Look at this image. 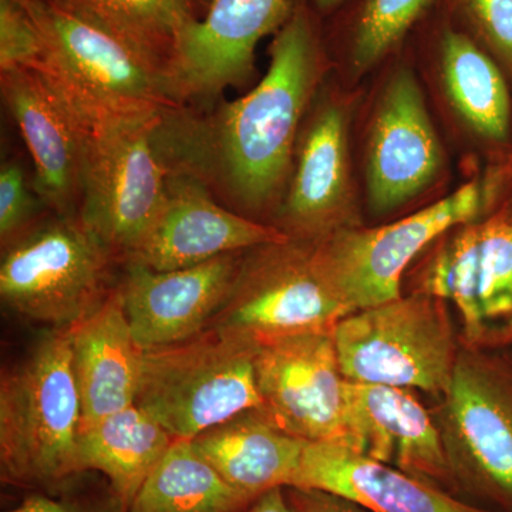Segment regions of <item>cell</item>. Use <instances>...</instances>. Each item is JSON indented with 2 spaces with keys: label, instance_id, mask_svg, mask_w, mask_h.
Instances as JSON below:
<instances>
[{
  "label": "cell",
  "instance_id": "cell-1",
  "mask_svg": "<svg viewBox=\"0 0 512 512\" xmlns=\"http://www.w3.org/2000/svg\"><path fill=\"white\" fill-rule=\"evenodd\" d=\"M269 53L268 72L254 90L212 110L171 111L156 136L170 173L198 178L247 212L264 211L288 184L303 114L318 84L322 57L305 6L293 5Z\"/></svg>",
  "mask_w": 512,
  "mask_h": 512
},
{
  "label": "cell",
  "instance_id": "cell-2",
  "mask_svg": "<svg viewBox=\"0 0 512 512\" xmlns=\"http://www.w3.org/2000/svg\"><path fill=\"white\" fill-rule=\"evenodd\" d=\"M80 419L69 328H53L2 376L3 483L52 493L80 476Z\"/></svg>",
  "mask_w": 512,
  "mask_h": 512
},
{
  "label": "cell",
  "instance_id": "cell-3",
  "mask_svg": "<svg viewBox=\"0 0 512 512\" xmlns=\"http://www.w3.org/2000/svg\"><path fill=\"white\" fill-rule=\"evenodd\" d=\"M45 49L43 76L90 128L184 107L167 76L119 37L52 0H20Z\"/></svg>",
  "mask_w": 512,
  "mask_h": 512
},
{
  "label": "cell",
  "instance_id": "cell-4",
  "mask_svg": "<svg viewBox=\"0 0 512 512\" xmlns=\"http://www.w3.org/2000/svg\"><path fill=\"white\" fill-rule=\"evenodd\" d=\"M254 339L208 328L200 335L141 352L136 404L174 440H192L239 413L261 409Z\"/></svg>",
  "mask_w": 512,
  "mask_h": 512
},
{
  "label": "cell",
  "instance_id": "cell-5",
  "mask_svg": "<svg viewBox=\"0 0 512 512\" xmlns=\"http://www.w3.org/2000/svg\"><path fill=\"white\" fill-rule=\"evenodd\" d=\"M456 494L512 512V357L461 346L450 389L431 410Z\"/></svg>",
  "mask_w": 512,
  "mask_h": 512
},
{
  "label": "cell",
  "instance_id": "cell-6",
  "mask_svg": "<svg viewBox=\"0 0 512 512\" xmlns=\"http://www.w3.org/2000/svg\"><path fill=\"white\" fill-rule=\"evenodd\" d=\"M332 336L348 382L421 390L437 402L463 346L448 303L421 292L349 313Z\"/></svg>",
  "mask_w": 512,
  "mask_h": 512
},
{
  "label": "cell",
  "instance_id": "cell-7",
  "mask_svg": "<svg viewBox=\"0 0 512 512\" xmlns=\"http://www.w3.org/2000/svg\"><path fill=\"white\" fill-rule=\"evenodd\" d=\"M494 198L495 185L474 181L393 224L336 229L312 244L313 266L352 312L393 301L410 262L451 228L477 221Z\"/></svg>",
  "mask_w": 512,
  "mask_h": 512
},
{
  "label": "cell",
  "instance_id": "cell-8",
  "mask_svg": "<svg viewBox=\"0 0 512 512\" xmlns=\"http://www.w3.org/2000/svg\"><path fill=\"white\" fill-rule=\"evenodd\" d=\"M114 262L79 215H57L10 242L0 264V296L23 318L69 328L109 295Z\"/></svg>",
  "mask_w": 512,
  "mask_h": 512
},
{
  "label": "cell",
  "instance_id": "cell-9",
  "mask_svg": "<svg viewBox=\"0 0 512 512\" xmlns=\"http://www.w3.org/2000/svg\"><path fill=\"white\" fill-rule=\"evenodd\" d=\"M164 116L90 128L77 215L119 262L146 238L167 197L170 171L156 140Z\"/></svg>",
  "mask_w": 512,
  "mask_h": 512
},
{
  "label": "cell",
  "instance_id": "cell-10",
  "mask_svg": "<svg viewBox=\"0 0 512 512\" xmlns=\"http://www.w3.org/2000/svg\"><path fill=\"white\" fill-rule=\"evenodd\" d=\"M454 306L464 348L512 349V221L503 212L441 242L416 291Z\"/></svg>",
  "mask_w": 512,
  "mask_h": 512
},
{
  "label": "cell",
  "instance_id": "cell-11",
  "mask_svg": "<svg viewBox=\"0 0 512 512\" xmlns=\"http://www.w3.org/2000/svg\"><path fill=\"white\" fill-rule=\"evenodd\" d=\"M349 313L316 272L312 244L291 239L245 251L234 288L210 328L261 342L332 330Z\"/></svg>",
  "mask_w": 512,
  "mask_h": 512
},
{
  "label": "cell",
  "instance_id": "cell-12",
  "mask_svg": "<svg viewBox=\"0 0 512 512\" xmlns=\"http://www.w3.org/2000/svg\"><path fill=\"white\" fill-rule=\"evenodd\" d=\"M261 412L285 433L308 443L348 440L346 383L332 330L296 333L256 345Z\"/></svg>",
  "mask_w": 512,
  "mask_h": 512
},
{
  "label": "cell",
  "instance_id": "cell-13",
  "mask_svg": "<svg viewBox=\"0 0 512 512\" xmlns=\"http://www.w3.org/2000/svg\"><path fill=\"white\" fill-rule=\"evenodd\" d=\"M292 0H210L184 30L171 63V89L183 106L218 99L254 74L255 47L291 16Z\"/></svg>",
  "mask_w": 512,
  "mask_h": 512
},
{
  "label": "cell",
  "instance_id": "cell-14",
  "mask_svg": "<svg viewBox=\"0 0 512 512\" xmlns=\"http://www.w3.org/2000/svg\"><path fill=\"white\" fill-rule=\"evenodd\" d=\"M244 254L231 252L174 271L126 262L119 288L137 348H167L210 328L234 288Z\"/></svg>",
  "mask_w": 512,
  "mask_h": 512
},
{
  "label": "cell",
  "instance_id": "cell-15",
  "mask_svg": "<svg viewBox=\"0 0 512 512\" xmlns=\"http://www.w3.org/2000/svg\"><path fill=\"white\" fill-rule=\"evenodd\" d=\"M291 241L274 225L222 207L198 178L168 174L167 197L153 227L126 262L174 271L217 256Z\"/></svg>",
  "mask_w": 512,
  "mask_h": 512
},
{
  "label": "cell",
  "instance_id": "cell-16",
  "mask_svg": "<svg viewBox=\"0 0 512 512\" xmlns=\"http://www.w3.org/2000/svg\"><path fill=\"white\" fill-rule=\"evenodd\" d=\"M0 77L3 99L35 163L33 191L56 215L79 214L90 127L42 73L15 69Z\"/></svg>",
  "mask_w": 512,
  "mask_h": 512
},
{
  "label": "cell",
  "instance_id": "cell-17",
  "mask_svg": "<svg viewBox=\"0 0 512 512\" xmlns=\"http://www.w3.org/2000/svg\"><path fill=\"white\" fill-rule=\"evenodd\" d=\"M439 137L416 77L394 74L377 106L367 156L370 210L384 214L413 200L443 167Z\"/></svg>",
  "mask_w": 512,
  "mask_h": 512
},
{
  "label": "cell",
  "instance_id": "cell-18",
  "mask_svg": "<svg viewBox=\"0 0 512 512\" xmlns=\"http://www.w3.org/2000/svg\"><path fill=\"white\" fill-rule=\"evenodd\" d=\"M346 402L345 446L457 495L439 427L413 390L348 382Z\"/></svg>",
  "mask_w": 512,
  "mask_h": 512
},
{
  "label": "cell",
  "instance_id": "cell-19",
  "mask_svg": "<svg viewBox=\"0 0 512 512\" xmlns=\"http://www.w3.org/2000/svg\"><path fill=\"white\" fill-rule=\"evenodd\" d=\"M278 224L293 241L315 244L342 227L348 201V127L338 104H320L299 131Z\"/></svg>",
  "mask_w": 512,
  "mask_h": 512
},
{
  "label": "cell",
  "instance_id": "cell-20",
  "mask_svg": "<svg viewBox=\"0 0 512 512\" xmlns=\"http://www.w3.org/2000/svg\"><path fill=\"white\" fill-rule=\"evenodd\" d=\"M291 487L319 488L343 495L370 512H500L468 503L399 468L332 441L306 443Z\"/></svg>",
  "mask_w": 512,
  "mask_h": 512
},
{
  "label": "cell",
  "instance_id": "cell-21",
  "mask_svg": "<svg viewBox=\"0 0 512 512\" xmlns=\"http://www.w3.org/2000/svg\"><path fill=\"white\" fill-rule=\"evenodd\" d=\"M79 390V430L136 404L141 350L124 311L119 285L92 313L69 326Z\"/></svg>",
  "mask_w": 512,
  "mask_h": 512
},
{
  "label": "cell",
  "instance_id": "cell-22",
  "mask_svg": "<svg viewBox=\"0 0 512 512\" xmlns=\"http://www.w3.org/2000/svg\"><path fill=\"white\" fill-rule=\"evenodd\" d=\"M190 441L229 487L251 501L295 483L308 443L276 427L259 409L239 413Z\"/></svg>",
  "mask_w": 512,
  "mask_h": 512
},
{
  "label": "cell",
  "instance_id": "cell-23",
  "mask_svg": "<svg viewBox=\"0 0 512 512\" xmlns=\"http://www.w3.org/2000/svg\"><path fill=\"white\" fill-rule=\"evenodd\" d=\"M173 436L137 404L79 430L82 473L97 471L124 511L174 444Z\"/></svg>",
  "mask_w": 512,
  "mask_h": 512
},
{
  "label": "cell",
  "instance_id": "cell-24",
  "mask_svg": "<svg viewBox=\"0 0 512 512\" xmlns=\"http://www.w3.org/2000/svg\"><path fill=\"white\" fill-rule=\"evenodd\" d=\"M441 74L451 104L468 127L491 146L512 140V97L507 74L470 37L447 32L441 43Z\"/></svg>",
  "mask_w": 512,
  "mask_h": 512
},
{
  "label": "cell",
  "instance_id": "cell-25",
  "mask_svg": "<svg viewBox=\"0 0 512 512\" xmlns=\"http://www.w3.org/2000/svg\"><path fill=\"white\" fill-rule=\"evenodd\" d=\"M119 37L167 76L180 37L210 0H52ZM170 82V79H168ZM171 86V84H170Z\"/></svg>",
  "mask_w": 512,
  "mask_h": 512
},
{
  "label": "cell",
  "instance_id": "cell-26",
  "mask_svg": "<svg viewBox=\"0 0 512 512\" xmlns=\"http://www.w3.org/2000/svg\"><path fill=\"white\" fill-rule=\"evenodd\" d=\"M252 503L195 453L190 440H175L127 512H244Z\"/></svg>",
  "mask_w": 512,
  "mask_h": 512
},
{
  "label": "cell",
  "instance_id": "cell-27",
  "mask_svg": "<svg viewBox=\"0 0 512 512\" xmlns=\"http://www.w3.org/2000/svg\"><path fill=\"white\" fill-rule=\"evenodd\" d=\"M431 0H366L353 37V60L366 69L386 56Z\"/></svg>",
  "mask_w": 512,
  "mask_h": 512
},
{
  "label": "cell",
  "instance_id": "cell-28",
  "mask_svg": "<svg viewBox=\"0 0 512 512\" xmlns=\"http://www.w3.org/2000/svg\"><path fill=\"white\" fill-rule=\"evenodd\" d=\"M45 49L35 20L20 0H0V72H40Z\"/></svg>",
  "mask_w": 512,
  "mask_h": 512
},
{
  "label": "cell",
  "instance_id": "cell-29",
  "mask_svg": "<svg viewBox=\"0 0 512 512\" xmlns=\"http://www.w3.org/2000/svg\"><path fill=\"white\" fill-rule=\"evenodd\" d=\"M478 35L512 80V0H463Z\"/></svg>",
  "mask_w": 512,
  "mask_h": 512
},
{
  "label": "cell",
  "instance_id": "cell-30",
  "mask_svg": "<svg viewBox=\"0 0 512 512\" xmlns=\"http://www.w3.org/2000/svg\"><path fill=\"white\" fill-rule=\"evenodd\" d=\"M36 192L29 190L25 173L18 163H6L0 170V238L3 245L20 237L39 202ZM39 198V197H37Z\"/></svg>",
  "mask_w": 512,
  "mask_h": 512
},
{
  "label": "cell",
  "instance_id": "cell-31",
  "mask_svg": "<svg viewBox=\"0 0 512 512\" xmlns=\"http://www.w3.org/2000/svg\"><path fill=\"white\" fill-rule=\"evenodd\" d=\"M291 512H370L343 495L308 487H285Z\"/></svg>",
  "mask_w": 512,
  "mask_h": 512
},
{
  "label": "cell",
  "instance_id": "cell-32",
  "mask_svg": "<svg viewBox=\"0 0 512 512\" xmlns=\"http://www.w3.org/2000/svg\"><path fill=\"white\" fill-rule=\"evenodd\" d=\"M5 512H103L93 510L80 503L66 500V498H55L46 493H35L26 497L15 508Z\"/></svg>",
  "mask_w": 512,
  "mask_h": 512
},
{
  "label": "cell",
  "instance_id": "cell-33",
  "mask_svg": "<svg viewBox=\"0 0 512 512\" xmlns=\"http://www.w3.org/2000/svg\"><path fill=\"white\" fill-rule=\"evenodd\" d=\"M244 512H291L284 488H275L254 501Z\"/></svg>",
  "mask_w": 512,
  "mask_h": 512
},
{
  "label": "cell",
  "instance_id": "cell-34",
  "mask_svg": "<svg viewBox=\"0 0 512 512\" xmlns=\"http://www.w3.org/2000/svg\"><path fill=\"white\" fill-rule=\"evenodd\" d=\"M340 2H343V0H318V5L320 9L329 10L335 8Z\"/></svg>",
  "mask_w": 512,
  "mask_h": 512
},
{
  "label": "cell",
  "instance_id": "cell-35",
  "mask_svg": "<svg viewBox=\"0 0 512 512\" xmlns=\"http://www.w3.org/2000/svg\"><path fill=\"white\" fill-rule=\"evenodd\" d=\"M500 212H503L505 217H507L508 220L512 221V198H511L510 202H508V204L505 205L504 210H501Z\"/></svg>",
  "mask_w": 512,
  "mask_h": 512
},
{
  "label": "cell",
  "instance_id": "cell-36",
  "mask_svg": "<svg viewBox=\"0 0 512 512\" xmlns=\"http://www.w3.org/2000/svg\"><path fill=\"white\" fill-rule=\"evenodd\" d=\"M508 353H510V356L512 357V349L507 350Z\"/></svg>",
  "mask_w": 512,
  "mask_h": 512
}]
</instances>
